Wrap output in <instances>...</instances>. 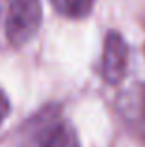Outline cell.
<instances>
[{
    "mask_svg": "<svg viewBox=\"0 0 145 147\" xmlns=\"http://www.w3.org/2000/svg\"><path fill=\"white\" fill-rule=\"evenodd\" d=\"M21 147H80V142L62 108L48 104L22 127Z\"/></svg>",
    "mask_w": 145,
    "mask_h": 147,
    "instance_id": "6da1fadb",
    "label": "cell"
},
{
    "mask_svg": "<svg viewBox=\"0 0 145 147\" xmlns=\"http://www.w3.org/2000/svg\"><path fill=\"white\" fill-rule=\"evenodd\" d=\"M43 21L41 0H9L6 34L11 45L22 47L37 34Z\"/></svg>",
    "mask_w": 145,
    "mask_h": 147,
    "instance_id": "7a4b0ae2",
    "label": "cell"
},
{
    "mask_svg": "<svg viewBox=\"0 0 145 147\" xmlns=\"http://www.w3.org/2000/svg\"><path fill=\"white\" fill-rule=\"evenodd\" d=\"M115 106L128 132L145 145V82L132 84L121 91Z\"/></svg>",
    "mask_w": 145,
    "mask_h": 147,
    "instance_id": "3957f363",
    "label": "cell"
},
{
    "mask_svg": "<svg viewBox=\"0 0 145 147\" xmlns=\"http://www.w3.org/2000/svg\"><path fill=\"white\" fill-rule=\"evenodd\" d=\"M128 69V45L117 32H108L102 49V78L115 86L125 78Z\"/></svg>",
    "mask_w": 145,
    "mask_h": 147,
    "instance_id": "277c9868",
    "label": "cell"
},
{
    "mask_svg": "<svg viewBox=\"0 0 145 147\" xmlns=\"http://www.w3.org/2000/svg\"><path fill=\"white\" fill-rule=\"evenodd\" d=\"M56 11L69 19H84L91 13L95 0H50Z\"/></svg>",
    "mask_w": 145,
    "mask_h": 147,
    "instance_id": "5b68a950",
    "label": "cell"
},
{
    "mask_svg": "<svg viewBox=\"0 0 145 147\" xmlns=\"http://www.w3.org/2000/svg\"><path fill=\"white\" fill-rule=\"evenodd\" d=\"M7 114H9V102H7V97L4 95V91H0V125L7 117Z\"/></svg>",
    "mask_w": 145,
    "mask_h": 147,
    "instance_id": "8992f818",
    "label": "cell"
}]
</instances>
